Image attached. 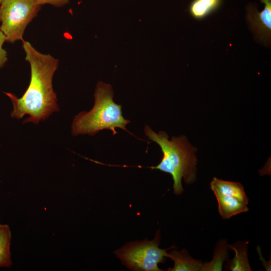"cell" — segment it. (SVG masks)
<instances>
[{
	"instance_id": "obj_1",
	"label": "cell",
	"mask_w": 271,
	"mask_h": 271,
	"mask_svg": "<svg viewBox=\"0 0 271 271\" xmlns=\"http://www.w3.org/2000/svg\"><path fill=\"white\" fill-rule=\"evenodd\" d=\"M26 60L31 67L29 85L20 98L10 92H4L12 103L11 116L21 119L25 115L23 123L38 124L45 120L53 112L59 110L52 78L59 65V60L50 54L37 51L29 42L22 40Z\"/></svg>"
},
{
	"instance_id": "obj_2",
	"label": "cell",
	"mask_w": 271,
	"mask_h": 271,
	"mask_svg": "<svg viewBox=\"0 0 271 271\" xmlns=\"http://www.w3.org/2000/svg\"><path fill=\"white\" fill-rule=\"evenodd\" d=\"M146 136L158 144L163 154L160 163L150 167L171 174L174 181V193L180 195L184 191L182 179L187 184L196 180L197 159L195 153L197 149L193 147L185 136L173 137L169 140L166 132L153 131L149 125L144 128Z\"/></svg>"
},
{
	"instance_id": "obj_3",
	"label": "cell",
	"mask_w": 271,
	"mask_h": 271,
	"mask_svg": "<svg viewBox=\"0 0 271 271\" xmlns=\"http://www.w3.org/2000/svg\"><path fill=\"white\" fill-rule=\"evenodd\" d=\"M111 85L99 81L94 94V103L89 111H82L75 116L71 126L73 136L80 134L94 136L103 129H109L114 136L120 128L131 134L126 126L130 121L122 115V106L114 102Z\"/></svg>"
},
{
	"instance_id": "obj_4",
	"label": "cell",
	"mask_w": 271,
	"mask_h": 271,
	"mask_svg": "<svg viewBox=\"0 0 271 271\" xmlns=\"http://www.w3.org/2000/svg\"><path fill=\"white\" fill-rule=\"evenodd\" d=\"M160 241L159 229L153 240L129 242L116 250L114 254L131 270L161 271L163 270L159 267L158 264L165 262L168 249L176 247L173 245L168 248H161Z\"/></svg>"
},
{
	"instance_id": "obj_5",
	"label": "cell",
	"mask_w": 271,
	"mask_h": 271,
	"mask_svg": "<svg viewBox=\"0 0 271 271\" xmlns=\"http://www.w3.org/2000/svg\"><path fill=\"white\" fill-rule=\"evenodd\" d=\"M41 6L34 0H3L0 4V30L7 42L13 43L23 40L27 26Z\"/></svg>"
},
{
	"instance_id": "obj_6",
	"label": "cell",
	"mask_w": 271,
	"mask_h": 271,
	"mask_svg": "<svg viewBox=\"0 0 271 271\" xmlns=\"http://www.w3.org/2000/svg\"><path fill=\"white\" fill-rule=\"evenodd\" d=\"M264 8L259 12L254 4L247 7L246 19L255 37L260 42L268 44L271 35V0H260Z\"/></svg>"
},
{
	"instance_id": "obj_7",
	"label": "cell",
	"mask_w": 271,
	"mask_h": 271,
	"mask_svg": "<svg viewBox=\"0 0 271 271\" xmlns=\"http://www.w3.org/2000/svg\"><path fill=\"white\" fill-rule=\"evenodd\" d=\"M167 257L174 262V266L169 268L168 271H202L203 263L192 257L185 249H173L167 252Z\"/></svg>"
},
{
	"instance_id": "obj_8",
	"label": "cell",
	"mask_w": 271,
	"mask_h": 271,
	"mask_svg": "<svg viewBox=\"0 0 271 271\" xmlns=\"http://www.w3.org/2000/svg\"><path fill=\"white\" fill-rule=\"evenodd\" d=\"M217 201L218 211L224 219H228L237 214L248 211L247 205L232 197L213 192Z\"/></svg>"
},
{
	"instance_id": "obj_9",
	"label": "cell",
	"mask_w": 271,
	"mask_h": 271,
	"mask_svg": "<svg viewBox=\"0 0 271 271\" xmlns=\"http://www.w3.org/2000/svg\"><path fill=\"white\" fill-rule=\"evenodd\" d=\"M210 188L213 192H218L248 204V199L243 186L239 182L224 181L214 177L210 183Z\"/></svg>"
},
{
	"instance_id": "obj_10",
	"label": "cell",
	"mask_w": 271,
	"mask_h": 271,
	"mask_svg": "<svg viewBox=\"0 0 271 271\" xmlns=\"http://www.w3.org/2000/svg\"><path fill=\"white\" fill-rule=\"evenodd\" d=\"M248 242L237 241L233 244L228 245V248L233 250L235 256L228 260L225 265L226 269L232 271L251 270L248 259Z\"/></svg>"
},
{
	"instance_id": "obj_11",
	"label": "cell",
	"mask_w": 271,
	"mask_h": 271,
	"mask_svg": "<svg viewBox=\"0 0 271 271\" xmlns=\"http://www.w3.org/2000/svg\"><path fill=\"white\" fill-rule=\"evenodd\" d=\"M222 0H193L189 8L190 15L195 19L202 20L215 12Z\"/></svg>"
},
{
	"instance_id": "obj_12",
	"label": "cell",
	"mask_w": 271,
	"mask_h": 271,
	"mask_svg": "<svg viewBox=\"0 0 271 271\" xmlns=\"http://www.w3.org/2000/svg\"><path fill=\"white\" fill-rule=\"evenodd\" d=\"M11 232L9 226L0 223V267H10Z\"/></svg>"
},
{
	"instance_id": "obj_13",
	"label": "cell",
	"mask_w": 271,
	"mask_h": 271,
	"mask_svg": "<svg viewBox=\"0 0 271 271\" xmlns=\"http://www.w3.org/2000/svg\"><path fill=\"white\" fill-rule=\"evenodd\" d=\"M228 244L225 240L220 241L216 245L213 259L203 263L202 271L222 270V264L228 256Z\"/></svg>"
},
{
	"instance_id": "obj_14",
	"label": "cell",
	"mask_w": 271,
	"mask_h": 271,
	"mask_svg": "<svg viewBox=\"0 0 271 271\" xmlns=\"http://www.w3.org/2000/svg\"><path fill=\"white\" fill-rule=\"evenodd\" d=\"M6 41V37L0 30V69L5 65L8 60L7 52L3 48V45Z\"/></svg>"
},
{
	"instance_id": "obj_15",
	"label": "cell",
	"mask_w": 271,
	"mask_h": 271,
	"mask_svg": "<svg viewBox=\"0 0 271 271\" xmlns=\"http://www.w3.org/2000/svg\"><path fill=\"white\" fill-rule=\"evenodd\" d=\"M41 5L50 4L55 7H63L68 4L69 0H34Z\"/></svg>"
},
{
	"instance_id": "obj_16",
	"label": "cell",
	"mask_w": 271,
	"mask_h": 271,
	"mask_svg": "<svg viewBox=\"0 0 271 271\" xmlns=\"http://www.w3.org/2000/svg\"><path fill=\"white\" fill-rule=\"evenodd\" d=\"M3 1V0H0V4H1V3Z\"/></svg>"
}]
</instances>
